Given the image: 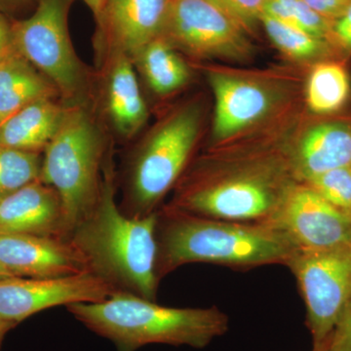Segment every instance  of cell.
<instances>
[{"mask_svg": "<svg viewBox=\"0 0 351 351\" xmlns=\"http://www.w3.org/2000/svg\"><path fill=\"white\" fill-rule=\"evenodd\" d=\"M295 130L208 149L189 164L168 205L204 218L269 223L299 182L288 154Z\"/></svg>", "mask_w": 351, "mask_h": 351, "instance_id": "cell-1", "label": "cell"}, {"mask_svg": "<svg viewBox=\"0 0 351 351\" xmlns=\"http://www.w3.org/2000/svg\"><path fill=\"white\" fill-rule=\"evenodd\" d=\"M110 156V154H108ZM107 157L100 195L69 239L86 261L88 269L115 292L156 302V212L132 218L117 205L114 168Z\"/></svg>", "mask_w": 351, "mask_h": 351, "instance_id": "cell-2", "label": "cell"}, {"mask_svg": "<svg viewBox=\"0 0 351 351\" xmlns=\"http://www.w3.org/2000/svg\"><path fill=\"white\" fill-rule=\"evenodd\" d=\"M156 272L159 280L186 263L232 269L286 265L297 248L269 223L204 218L163 205L157 211Z\"/></svg>", "mask_w": 351, "mask_h": 351, "instance_id": "cell-3", "label": "cell"}, {"mask_svg": "<svg viewBox=\"0 0 351 351\" xmlns=\"http://www.w3.org/2000/svg\"><path fill=\"white\" fill-rule=\"evenodd\" d=\"M215 97L209 149L272 135L300 119L301 76L289 66L248 71L200 64Z\"/></svg>", "mask_w": 351, "mask_h": 351, "instance_id": "cell-4", "label": "cell"}, {"mask_svg": "<svg viewBox=\"0 0 351 351\" xmlns=\"http://www.w3.org/2000/svg\"><path fill=\"white\" fill-rule=\"evenodd\" d=\"M66 308L90 331L112 341L117 351H136L152 343L204 348L230 328L228 315L218 307L164 306L123 292Z\"/></svg>", "mask_w": 351, "mask_h": 351, "instance_id": "cell-5", "label": "cell"}, {"mask_svg": "<svg viewBox=\"0 0 351 351\" xmlns=\"http://www.w3.org/2000/svg\"><path fill=\"white\" fill-rule=\"evenodd\" d=\"M202 123V104L189 101L172 108L145 136L127 164L119 205L124 214L145 218L159 209L191 163Z\"/></svg>", "mask_w": 351, "mask_h": 351, "instance_id": "cell-6", "label": "cell"}, {"mask_svg": "<svg viewBox=\"0 0 351 351\" xmlns=\"http://www.w3.org/2000/svg\"><path fill=\"white\" fill-rule=\"evenodd\" d=\"M107 147L87 106H75L68 108L61 127L43 152L39 180L60 196L68 239L100 195Z\"/></svg>", "mask_w": 351, "mask_h": 351, "instance_id": "cell-7", "label": "cell"}, {"mask_svg": "<svg viewBox=\"0 0 351 351\" xmlns=\"http://www.w3.org/2000/svg\"><path fill=\"white\" fill-rule=\"evenodd\" d=\"M73 0H38L29 17L13 21L15 49L54 84L66 107L87 106L89 73L69 32Z\"/></svg>", "mask_w": 351, "mask_h": 351, "instance_id": "cell-8", "label": "cell"}, {"mask_svg": "<svg viewBox=\"0 0 351 351\" xmlns=\"http://www.w3.org/2000/svg\"><path fill=\"white\" fill-rule=\"evenodd\" d=\"M286 267L295 277L306 307V326L313 348L329 341L351 301V246L297 250Z\"/></svg>", "mask_w": 351, "mask_h": 351, "instance_id": "cell-9", "label": "cell"}, {"mask_svg": "<svg viewBox=\"0 0 351 351\" xmlns=\"http://www.w3.org/2000/svg\"><path fill=\"white\" fill-rule=\"evenodd\" d=\"M246 34L211 0H172L162 36L195 59L242 63L256 54Z\"/></svg>", "mask_w": 351, "mask_h": 351, "instance_id": "cell-10", "label": "cell"}, {"mask_svg": "<svg viewBox=\"0 0 351 351\" xmlns=\"http://www.w3.org/2000/svg\"><path fill=\"white\" fill-rule=\"evenodd\" d=\"M114 289L92 272L55 278L0 280V320L18 325L51 307L105 301Z\"/></svg>", "mask_w": 351, "mask_h": 351, "instance_id": "cell-11", "label": "cell"}, {"mask_svg": "<svg viewBox=\"0 0 351 351\" xmlns=\"http://www.w3.org/2000/svg\"><path fill=\"white\" fill-rule=\"evenodd\" d=\"M267 223L283 232L297 250H321L348 243L351 216L297 182Z\"/></svg>", "mask_w": 351, "mask_h": 351, "instance_id": "cell-12", "label": "cell"}, {"mask_svg": "<svg viewBox=\"0 0 351 351\" xmlns=\"http://www.w3.org/2000/svg\"><path fill=\"white\" fill-rule=\"evenodd\" d=\"M172 0H106L97 16L96 46L101 58L122 54L133 60L162 36Z\"/></svg>", "mask_w": 351, "mask_h": 351, "instance_id": "cell-13", "label": "cell"}, {"mask_svg": "<svg viewBox=\"0 0 351 351\" xmlns=\"http://www.w3.org/2000/svg\"><path fill=\"white\" fill-rule=\"evenodd\" d=\"M288 152L299 182L351 166V117L328 115L300 122L289 140Z\"/></svg>", "mask_w": 351, "mask_h": 351, "instance_id": "cell-14", "label": "cell"}, {"mask_svg": "<svg viewBox=\"0 0 351 351\" xmlns=\"http://www.w3.org/2000/svg\"><path fill=\"white\" fill-rule=\"evenodd\" d=\"M0 263L23 278H55L89 271L71 240L55 237L0 233Z\"/></svg>", "mask_w": 351, "mask_h": 351, "instance_id": "cell-15", "label": "cell"}, {"mask_svg": "<svg viewBox=\"0 0 351 351\" xmlns=\"http://www.w3.org/2000/svg\"><path fill=\"white\" fill-rule=\"evenodd\" d=\"M0 233L68 239L57 191L38 180L0 197Z\"/></svg>", "mask_w": 351, "mask_h": 351, "instance_id": "cell-16", "label": "cell"}, {"mask_svg": "<svg viewBox=\"0 0 351 351\" xmlns=\"http://www.w3.org/2000/svg\"><path fill=\"white\" fill-rule=\"evenodd\" d=\"M105 60L104 108L117 135L129 140L137 135L149 119V108L130 58L112 54Z\"/></svg>", "mask_w": 351, "mask_h": 351, "instance_id": "cell-17", "label": "cell"}, {"mask_svg": "<svg viewBox=\"0 0 351 351\" xmlns=\"http://www.w3.org/2000/svg\"><path fill=\"white\" fill-rule=\"evenodd\" d=\"M68 108L55 98L29 104L0 124V147L41 154L61 127Z\"/></svg>", "mask_w": 351, "mask_h": 351, "instance_id": "cell-18", "label": "cell"}, {"mask_svg": "<svg viewBox=\"0 0 351 351\" xmlns=\"http://www.w3.org/2000/svg\"><path fill=\"white\" fill-rule=\"evenodd\" d=\"M51 98H60L56 87L22 55L0 60V124L29 104Z\"/></svg>", "mask_w": 351, "mask_h": 351, "instance_id": "cell-19", "label": "cell"}, {"mask_svg": "<svg viewBox=\"0 0 351 351\" xmlns=\"http://www.w3.org/2000/svg\"><path fill=\"white\" fill-rule=\"evenodd\" d=\"M149 89L158 96H169L189 82L191 69L163 36L152 41L132 60Z\"/></svg>", "mask_w": 351, "mask_h": 351, "instance_id": "cell-20", "label": "cell"}, {"mask_svg": "<svg viewBox=\"0 0 351 351\" xmlns=\"http://www.w3.org/2000/svg\"><path fill=\"white\" fill-rule=\"evenodd\" d=\"M304 101L313 114L339 112L350 100V76L343 60H329L309 66L304 85Z\"/></svg>", "mask_w": 351, "mask_h": 351, "instance_id": "cell-21", "label": "cell"}, {"mask_svg": "<svg viewBox=\"0 0 351 351\" xmlns=\"http://www.w3.org/2000/svg\"><path fill=\"white\" fill-rule=\"evenodd\" d=\"M261 24L269 40L291 61L311 66L329 60H343V55L327 39L316 38L263 13Z\"/></svg>", "mask_w": 351, "mask_h": 351, "instance_id": "cell-22", "label": "cell"}, {"mask_svg": "<svg viewBox=\"0 0 351 351\" xmlns=\"http://www.w3.org/2000/svg\"><path fill=\"white\" fill-rule=\"evenodd\" d=\"M263 13L316 38L327 39L332 20L316 12L302 0H265Z\"/></svg>", "mask_w": 351, "mask_h": 351, "instance_id": "cell-23", "label": "cell"}, {"mask_svg": "<svg viewBox=\"0 0 351 351\" xmlns=\"http://www.w3.org/2000/svg\"><path fill=\"white\" fill-rule=\"evenodd\" d=\"M43 158L38 152L0 147V197L38 181Z\"/></svg>", "mask_w": 351, "mask_h": 351, "instance_id": "cell-24", "label": "cell"}, {"mask_svg": "<svg viewBox=\"0 0 351 351\" xmlns=\"http://www.w3.org/2000/svg\"><path fill=\"white\" fill-rule=\"evenodd\" d=\"M306 184L335 207L351 216V166L316 176Z\"/></svg>", "mask_w": 351, "mask_h": 351, "instance_id": "cell-25", "label": "cell"}, {"mask_svg": "<svg viewBox=\"0 0 351 351\" xmlns=\"http://www.w3.org/2000/svg\"><path fill=\"white\" fill-rule=\"evenodd\" d=\"M247 34H254L263 14L265 0H211Z\"/></svg>", "mask_w": 351, "mask_h": 351, "instance_id": "cell-26", "label": "cell"}, {"mask_svg": "<svg viewBox=\"0 0 351 351\" xmlns=\"http://www.w3.org/2000/svg\"><path fill=\"white\" fill-rule=\"evenodd\" d=\"M328 41L343 57L351 54V2L338 18L332 21Z\"/></svg>", "mask_w": 351, "mask_h": 351, "instance_id": "cell-27", "label": "cell"}, {"mask_svg": "<svg viewBox=\"0 0 351 351\" xmlns=\"http://www.w3.org/2000/svg\"><path fill=\"white\" fill-rule=\"evenodd\" d=\"M329 348L331 351H351V301L332 330Z\"/></svg>", "mask_w": 351, "mask_h": 351, "instance_id": "cell-28", "label": "cell"}, {"mask_svg": "<svg viewBox=\"0 0 351 351\" xmlns=\"http://www.w3.org/2000/svg\"><path fill=\"white\" fill-rule=\"evenodd\" d=\"M316 12L321 14L330 20L338 18L346 7L350 5L351 0H302Z\"/></svg>", "mask_w": 351, "mask_h": 351, "instance_id": "cell-29", "label": "cell"}, {"mask_svg": "<svg viewBox=\"0 0 351 351\" xmlns=\"http://www.w3.org/2000/svg\"><path fill=\"white\" fill-rule=\"evenodd\" d=\"M17 53L14 46L13 20L0 12V60Z\"/></svg>", "mask_w": 351, "mask_h": 351, "instance_id": "cell-30", "label": "cell"}, {"mask_svg": "<svg viewBox=\"0 0 351 351\" xmlns=\"http://www.w3.org/2000/svg\"><path fill=\"white\" fill-rule=\"evenodd\" d=\"M38 0H0V12L11 20H20L22 14L34 10Z\"/></svg>", "mask_w": 351, "mask_h": 351, "instance_id": "cell-31", "label": "cell"}, {"mask_svg": "<svg viewBox=\"0 0 351 351\" xmlns=\"http://www.w3.org/2000/svg\"><path fill=\"white\" fill-rule=\"evenodd\" d=\"M82 1L89 7L90 10L93 12L95 18H96L101 12L106 0H82Z\"/></svg>", "mask_w": 351, "mask_h": 351, "instance_id": "cell-32", "label": "cell"}, {"mask_svg": "<svg viewBox=\"0 0 351 351\" xmlns=\"http://www.w3.org/2000/svg\"><path fill=\"white\" fill-rule=\"evenodd\" d=\"M16 326L17 325L14 324V323L0 320V350H1L2 343H3L4 339H5L7 332Z\"/></svg>", "mask_w": 351, "mask_h": 351, "instance_id": "cell-33", "label": "cell"}, {"mask_svg": "<svg viewBox=\"0 0 351 351\" xmlns=\"http://www.w3.org/2000/svg\"><path fill=\"white\" fill-rule=\"evenodd\" d=\"M12 277L16 276H13L10 271H8V270H7L5 267L0 263V280H3V279L7 278H12Z\"/></svg>", "mask_w": 351, "mask_h": 351, "instance_id": "cell-34", "label": "cell"}, {"mask_svg": "<svg viewBox=\"0 0 351 351\" xmlns=\"http://www.w3.org/2000/svg\"><path fill=\"white\" fill-rule=\"evenodd\" d=\"M313 351H331L329 348V341H328L327 343H325L324 345L313 348Z\"/></svg>", "mask_w": 351, "mask_h": 351, "instance_id": "cell-35", "label": "cell"}, {"mask_svg": "<svg viewBox=\"0 0 351 351\" xmlns=\"http://www.w3.org/2000/svg\"><path fill=\"white\" fill-rule=\"evenodd\" d=\"M348 244L351 246V226H350V239H348Z\"/></svg>", "mask_w": 351, "mask_h": 351, "instance_id": "cell-36", "label": "cell"}]
</instances>
